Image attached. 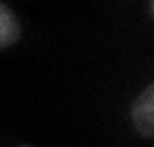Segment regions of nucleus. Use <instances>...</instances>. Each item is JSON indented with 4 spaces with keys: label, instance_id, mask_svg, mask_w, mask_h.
I'll use <instances>...</instances> for the list:
<instances>
[{
    "label": "nucleus",
    "instance_id": "3",
    "mask_svg": "<svg viewBox=\"0 0 154 147\" xmlns=\"http://www.w3.org/2000/svg\"><path fill=\"white\" fill-rule=\"evenodd\" d=\"M148 10H150V15L154 13V0H150V4H148Z\"/></svg>",
    "mask_w": 154,
    "mask_h": 147
},
{
    "label": "nucleus",
    "instance_id": "2",
    "mask_svg": "<svg viewBox=\"0 0 154 147\" xmlns=\"http://www.w3.org/2000/svg\"><path fill=\"white\" fill-rule=\"evenodd\" d=\"M19 37H21V23L17 15L4 2H0V50L15 46Z\"/></svg>",
    "mask_w": 154,
    "mask_h": 147
},
{
    "label": "nucleus",
    "instance_id": "4",
    "mask_svg": "<svg viewBox=\"0 0 154 147\" xmlns=\"http://www.w3.org/2000/svg\"><path fill=\"white\" fill-rule=\"evenodd\" d=\"M19 147H33V145H19Z\"/></svg>",
    "mask_w": 154,
    "mask_h": 147
},
{
    "label": "nucleus",
    "instance_id": "1",
    "mask_svg": "<svg viewBox=\"0 0 154 147\" xmlns=\"http://www.w3.org/2000/svg\"><path fill=\"white\" fill-rule=\"evenodd\" d=\"M131 120L142 137L154 135V85H148L131 106Z\"/></svg>",
    "mask_w": 154,
    "mask_h": 147
}]
</instances>
